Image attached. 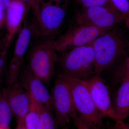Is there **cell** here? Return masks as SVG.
Masks as SVG:
<instances>
[{
	"instance_id": "11",
	"label": "cell",
	"mask_w": 129,
	"mask_h": 129,
	"mask_svg": "<svg viewBox=\"0 0 129 129\" xmlns=\"http://www.w3.org/2000/svg\"><path fill=\"white\" fill-rule=\"evenodd\" d=\"M20 78L19 82L35 103L40 106H52L51 96L46 85L28 67L21 72Z\"/></svg>"
},
{
	"instance_id": "1",
	"label": "cell",
	"mask_w": 129,
	"mask_h": 129,
	"mask_svg": "<svg viewBox=\"0 0 129 129\" xmlns=\"http://www.w3.org/2000/svg\"><path fill=\"white\" fill-rule=\"evenodd\" d=\"M95 56V73L100 75L125 55L128 42L123 32L114 28L91 42Z\"/></svg>"
},
{
	"instance_id": "30",
	"label": "cell",
	"mask_w": 129,
	"mask_h": 129,
	"mask_svg": "<svg viewBox=\"0 0 129 129\" xmlns=\"http://www.w3.org/2000/svg\"><path fill=\"white\" fill-rule=\"evenodd\" d=\"M0 129H9V128H5L0 126Z\"/></svg>"
},
{
	"instance_id": "8",
	"label": "cell",
	"mask_w": 129,
	"mask_h": 129,
	"mask_svg": "<svg viewBox=\"0 0 129 129\" xmlns=\"http://www.w3.org/2000/svg\"><path fill=\"white\" fill-rule=\"evenodd\" d=\"M109 31L91 26L77 24L56 39H50V43L57 52L62 53L88 44Z\"/></svg>"
},
{
	"instance_id": "2",
	"label": "cell",
	"mask_w": 129,
	"mask_h": 129,
	"mask_svg": "<svg viewBox=\"0 0 129 129\" xmlns=\"http://www.w3.org/2000/svg\"><path fill=\"white\" fill-rule=\"evenodd\" d=\"M61 53L58 61L63 73L83 80L95 73V56L91 42Z\"/></svg>"
},
{
	"instance_id": "4",
	"label": "cell",
	"mask_w": 129,
	"mask_h": 129,
	"mask_svg": "<svg viewBox=\"0 0 129 129\" xmlns=\"http://www.w3.org/2000/svg\"><path fill=\"white\" fill-rule=\"evenodd\" d=\"M66 16L63 7L48 0L41 3L39 11L31 23L32 36L42 39H53L60 31Z\"/></svg>"
},
{
	"instance_id": "12",
	"label": "cell",
	"mask_w": 129,
	"mask_h": 129,
	"mask_svg": "<svg viewBox=\"0 0 129 129\" xmlns=\"http://www.w3.org/2000/svg\"><path fill=\"white\" fill-rule=\"evenodd\" d=\"M27 6L20 0H13L5 11V23L7 35L5 38L7 50L17 32L19 30L23 19L27 14Z\"/></svg>"
},
{
	"instance_id": "6",
	"label": "cell",
	"mask_w": 129,
	"mask_h": 129,
	"mask_svg": "<svg viewBox=\"0 0 129 129\" xmlns=\"http://www.w3.org/2000/svg\"><path fill=\"white\" fill-rule=\"evenodd\" d=\"M75 18L77 25L109 31L124 21L123 16L112 5L82 7L76 12Z\"/></svg>"
},
{
	"instance_id": "16",
	"label": "cell",
	"mask_w": 129,
	"mask_h": 129,
	"mask_svg": "<svg viewBox=\"0 0 129 129\" xmlns=\"http://www.w3.org/2000/svg\"><path fill=\"white\" fill-rule=\"evenodd\" d=\"M12 112L7 97V88L0 94V126L9 128Z\"/></svg>"
},
{
	"instance_id": "10",
	"label": "cell",
	"mask_w": 129,
	"mask_h": 129,
	"mask_svg": "<svg viewBox=\"0 0 129 129\" xmlns=\"http://www.w3.org/2000/svg\"><path fill=\"white\" fill-rule=\"evenodd\" d=\"M96 108L102 116L108 117L117 122L111 102L109 91L104 80L99 75L83 80Z\"/></svg>"
},
{
	"instance_id": "22",
	"label": "cell",
	"mask_w": 129,
	"mask_h": 129,
	"mask_svg": "<svg viewBox=\"0 0 129 129\" xmlns=\"http://www.w3.org/2000/svg\"><path fill=\"white\" fill-rule=\"evenodd\" d=\"M44 0H32L30 8L32 9L34 16L37 15L39 11L40 6Z\"/></svg>"
},
{
	"instance_id": "25",
	"label": "cell",
	"mask_w": 129,
	"mask_h": 129,
	"mask_svg": "<svg viewBox=\"0 0 129 129\" xmlns=\"http://www.w3.org/2000/svg\"><path fill=\"white\" fill-rule=\"evenodd\" d=\"M13 0H0V11H6Z\"/></svg>"
},
{
	"instance_id": "3",
	"label": "cell",
	"mask_w": 129,
	"mask_h": 129,
	"mask_svg": "<svg viewBox=\"0 0 129 129\" xmlns=\"http://www.w3.org/2000/svg\"><path fill=\"white\" fill-rule=\"evenodd\" d=\"M69 85L76 111L90 129H98L103 126V117L99 112L89 91L81 80L61 73Z\"/></svg>"
},
{
	"instance_id": "21",
	"label": "cell",
	"mask_w": 129,
	"mask_h": 129,
	"mask_svg": "<svg viewBox=\"0 0 129 129\" xmlns=\"http://www.w3.org/2000/svg\"><path fill=\"white\" fill-rule=\"evenodd\" d=\"M73 119L77 129H90L80 116L77 115Z\"/></svg>"
},
{
	"instance_id": "26",
	"label": "cell",
	"mask_w": 129,
	"mask_h": 129,
	"mask_svg": "<svg viewBox=\"0 0 129 129\" xmlns=\"http://www.w3.org/2000/svg\"><path fill=\"white\" fill-rule=\"evenodd\" d=\"M6 47L5 39L3 38L2 36L0 34V51L7 52Z\"/></svg>"
},
{
	"instance_id": "31",
	"label": "cell",
	"mask_w": 129,
	"mask_h": 129,
	"mask_svg": "<svg viewBox=\"0 0 129 129\" xmlns=\"http://www.w3.org/2000/svg\"><path fill=\"white\" fill-rule=\"evenodd\" d=\"M128 125H129V124H128Z\"/></svg>"
},
{
	"instance_id": "24",
	"label": "cell",
	"mask_w": 129,
	"mask_h": 129,
	"mask_svg": "<svg viewBox=\"0 0 129 129\" xmlns=\"http://www.w3.org/2000/svg\"><path fill=\"white\" fill-rule=\"evenodd\" d=\"M7 52L3 51H0V76L4 68L5 63V58Z\"/></svg>"
},
{
	"instance_id": "29",
	"label": "cell",
	"mask_w": 129,
	"mask_h": 129,
	"mask_svg": "<svg viewBox=\"0 0 129 129\" xmlns=\"http://www.w3.org/2000/svg\"><path fill=\"white\" fill-rule=\"evenodd\" d=\"M22 1L25 3L27 5V13L28 12V11L30 9V6L32 3V0H20Z\"/></svg>"
},
{
	"instance_id": "23",
	"label": "cell",
	"mask_w": 129,
	"mask_h": 129,
	"mask_svg": "<svg viewBox=\"0 0 129 129\" xmlns=\"http://www.w3.org/2000/svg\"><path fill=\"white\" fill-rule=\"evenodd\" d=\"M115 124L109 127L108 129H129V125L124 123L123 121L115 122Z\"/></svg>"
},
{
	"instance_id": "27",
	"label": "cell",
	"mask_w": 129,
	"mask_h": 129,
	"mask_svg": "<svg viewBox=\"0 0 129 129\" xmlns=\"http://www.w3.org/2000/svg\"><path fill=\"white\" fill-rule=\"evenodd\" d=\"M16 129H26L24 124V119H18Z\"/></svg>"
},
{
	"instance_id": "14",
	"label": "cell",
	"mask_w": 129,
	"mask_h": 129,
	"mask_svg": "<svg viewBox=\"0 0 129 129\" xmlns=\"http://www.w3.org/2000/svg\"><path fill=\"white\" fill-rule=\"evenodd\" d=\"M113 107L117 121H123L129 115V80L121 83Z\"/></svg>"
},
{
	"instance_id": "9",
	"label": "cell",
	"mask_w": 129,
	"mask_h": 129,
	"mask_svg": "<svg viewBox=\"0 0 129 129\" xmlns=\"http://www.w3.org/2000/svg\"><path fill=\"white\" fill-rule=\"evenodd\" d=\"M32 37V29L30 24L25 23L19 34L14 53L10 62L8 76L9 86L18 81L23 64L24 55Z\"/></svg>"
},
{
	"instance_id": "28",
	"label": "cell",
	"mask_w": 129,
	"mask_h": 129,
	"mask_svg": "<svg viewBox=\"0 0 129 129\" xmlns=\"http://www.w3.org/2000/svg\"><path fill=\"white\" fill-rule=\"evenodd\" d=\"M5 11H0V28L5 23Z\"/></svg>"
},
{
	"instance_id": "5",
	"label": "cell",
	"mask_w": 129,
	"mask_h": 129,
	"mask_svg": "<svg viewBox=\"0 0 129 129\" xmlns=\"http://www.w3.org/2000/svg\"><path fill=\"white\" fill-rule=\"evenodd\" d=\"M42 40L36 43L30 49L28 67L35 75L47 85L54 74L58 56L51 46L50 39Z\"/></svg>"
},
{
	"instance_id": "18",
	"label": "cell",
	"mask_w": 129,
	"mask_h": 129,
	"mask_svg": "<svg viewBox=\"0 0 129 129\" xmlns=\"http://www.w3.org/2000/svg\"><path fill=\"white\" fill-rule=\"evenodd\" d=\"M114 7L124 18L126 26L129 27V0H109Z\"/></svg>"
},
{
	"instance_id": "19",
	"label": "cell",
	"mask_w": 129,
	"mask_h": 129,
	"mask_svg": "<svg viewBox=\"0 0 129 129\" xmlns=\"http://www.w3.org/2000/svg\"><path fill=\"white\" fill-rule=\"evenodd\" d=\"M115 76L116 78L121 83L129 80V57L125 60L117 70Z\"/></svg>"
},
{
	"instance_id": "7",
	"label": "cell",
	"mask_w": 129,
	"mask_h": 129,
	"mask_svg": "<svg viewBox=\"0 0 129 129\" xmlns=\"http://www.w3.org/2000/svg\"><path fill=\"white\" fill-rule=\"evenodd\" d=\"M51 96L57 124L64 128L77 114L70 88L61 74L56 79Z\"/></svg>"
},
{
	"instance_id": "15",
	"label": "cell",
	"mask_w": 129,
	"mask_h": 129,
	"mask_svg": "<svg viewBox=\"0 0 129 129\" xmlns=\"http://www.w3.org/2000/svg\"><path fill=\"white\" fill-rule=\"evenodd\" d=\"M41 129H57V122L52 106H41L39 109Z\"/></svg>"
},
{
	"instance_id": "17",
	"label": "cell",
	"mask_w": 129,
	"mask_h": 129,
	"mask_svg": "<svg viewBox=\"0 0 129 129\" xmlns=\"http://www.w3.org/2000/svg\"><path fill=\"white\" fill-rule=\"evenodd\" d=\"M31 99L30 110L24 119L25 127L26 129H41L39 114L40 106Z\"/></svg>"
},
{
	"instance_id": "20",
	"label": "cell",
	"mask_w": 129,
	"mask_h": 129,
	"mask_svg": "<svg viewBox=\"0 0 129 129\" xmlns=\"http://www.w3.org/2000/svg\"><path fill=\"white\" fill-rule=\"evenodd\" d=\"M83 8H90L99 6H111L109 0H74ZM113 6V5H112Z\"/></svg>"
},
{
	"instance_id": "13",
	"label": "cell",
	"mask_w": 129,
	"mask_h": 129,
	"mask_svg": "<svg viewBox=\"0 0 129 129\" xmlns=\"http://www.w3.org/2000/svg\"><path fill=\"white\" fill-rule=\"evenodd\" d=\"M8 102L13 115L18 119H24L30 110V96L18 81L7 88Z\"/></svg>"
}]
</instances>
